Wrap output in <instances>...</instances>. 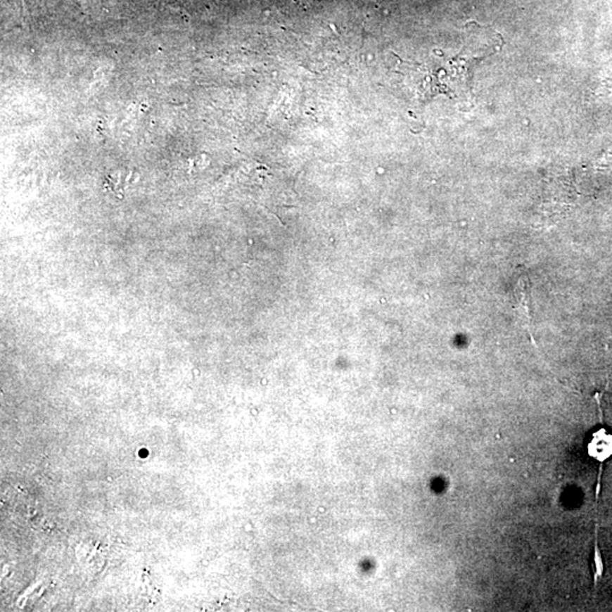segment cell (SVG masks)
Listing matches in <instances>:
<instances>
[{"label":"cell","instance_id":"6da1fadb","mask_svg":"<svg viewBox=\"0 0 612 612\" xmlns=\"http://www.w3.org/2000/svg\"><path fill=\"white\" fill-rule=\"evenodd\" d=\"M511 300H513V306L515 312L523 328L526 330L530 341L534 345L535 338H534L533 331V306H532V292H530V278H528L526 272H522L517 278V281L514 285L513 294H511Z\"/></svg>","mask_w":612,"mask_h":612},{"label":"cell","instance_id":"7a4b0ae2","mask_svg":"<svg viewBox=\"0 0 612 612\" xmlns=\"http://www.w3.org/2000/svg\"><path fill=\"white\" fill-rule=\"evenodd\" d=\"M587 452L591 457L599 463H604L612 456V435L608 433L604 428L592 435L591 440L587 445Z\"/></svg>","mask_w":612,"mask_h":612},{"label":"cell","instance_id":"3957f363","mask_svg":"<svg viewBox=\"0 0 612 612\" xmlns=\"http://www.w3.org/2000/svg\"><path fill=\"white\" fill-rule=\"evenodd\" d=\"M594 565L595 580H597V578H600L602 573H604V563H602V559H601L600 549H599L598 541H597V540H595L594 545Z\"/></svg>","mask_w":612,"mask_h":612}]
</instances>
